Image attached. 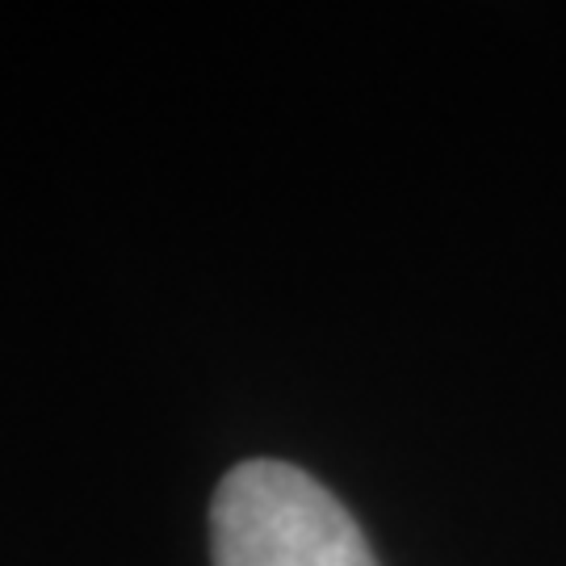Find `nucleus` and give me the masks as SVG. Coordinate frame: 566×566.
I'll list each match as a JSON object with an SVG mask.
<instances>
[{"instance_id":"1","label":"nucleus","mask_w":566,"mask_h":566,"mask_svg":"<svg viewBox=\"0 0 566 566\" xmlns=\"http://www.w3.org/2000/svg\"><path fill=\"white\" fill-rule=\"evenodd\" d=\"M214 566H378L344 504L298 465L243 462L210 507Z\"/></svg>"}]
</instances>
